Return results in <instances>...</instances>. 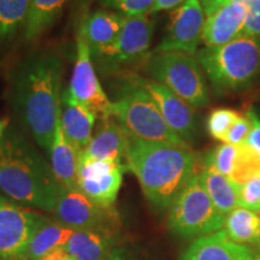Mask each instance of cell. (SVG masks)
I'll use <instances>...</instances> for the list:
<instances>
[{"label": "cell", "mask_w": 260, "mask_h": 260, "mask_svg": "<svg viewBox=\"0 0 260 260\" xmlns=\"http://www.w3.org/2000/svg\"><path fill=\"white\" fill-rule=\"evenodd\" d=\"M198 157L190 148L129 136L126 168L157 209L169 210L197 174Z\"/></svg>", "instance_id": "obj_3"}, {"label": "cell", "mask_w": 260, "mask_h": 260, "mask_svg": "<svg viewBox=\"0 0 260 260\" xmlns=\"http://www.w3.org/2000/svg\"><path fill=\"white\" fill-rule=\"evenodd\" d=\"M30 0H0V46H8L23 31Z\"/></svg>", "instance_id": "obj_26"}, {"label": "cell", "mask_w": 260, "mask_h": 260, "mask_svg": "<svg viewBox=\"0 0 260 260\" xmlns=\"http://www.w3.org/2000/svg\"><path fill=\"white\" fill-rule=\"evenodd\" d=\"M224 232L233 242L260 248V214L239 206L225 217Z\"/></svg>", "instance_id": "obj_24"}, {"label": "cell", "mask_w": 260, "mask_h": 260, "mask_svg": "<svg viewBox=\"0 0 260 260\" xmlns=\"http://www.w3.org/2000/svg\"><path fill=\"white\" fill-rule=\"evenodd\" d=\"M45 216L15 203L0 191V260H22Z\"/></svg>", "instance_id": "obj_8"}, {"label": "cell", "mask_w": 260, "mask_h": 260, "mask_svg": "<svg viewBox=\"0 0 260 260\" xmlns=\"http://www.w3.org/2000/svg\"><path fill=\"white\" fill-rule=\"evenodd\" d=\"M139 80L146 92L153 99L169 128L189 146L197 142L200 135V128L195 107L153 80L144 79L141 76H139Z\"/></svg>", "instance_id": "obj_14"}, {"label": "cell", "mask_w": 260, "mask_h": 260, "mask_svg": "<svg viewBox=\"0 0 260 260\" xmlns=\"http://www.w3.org/2000/svg\"><path fill=\"white\" fill-rule=\"evenodd\" d=\"M199 176L205 190L219 213L226 217L240 206L239 189L229 177L224 176L207 164H204Z\"/></svg>", "instance_id": "obj_23"}, {"label": "cell", "mask_w": 260, "mask_h": 260, "mask_svg": "<svg viewBox=\"0 0 260 260\" xmlns=\"http://www.w3.org/2000/svg\"><path fill=\"white\" fill-rule=\"evenodd\" d=\"M56 219L74 232L77 230H112L118 222L113 207H103L87 198L79 187L61 186L56 207Z\"/></svg>", "instance_id": "obj_9"}, {"label": "cell", "mask_w": 260, "mask_h": 260, "mask_svg": "<svg viewBox=\"0 0 260 260\" xmlns=\"http://www.w3.org/2000/svg\"><path fill=\"white\" fill-rule=\"evenodd\" d=\"M115 92V99L111 100L112 118L129 136L190 148L169 128L153 99L140 83L138 75L119 80Z\"/></svg>", "instance_id": "obj_5"}, {"label": "cell", "mask_w": 260, "mask_h": 260, "mask_svg": "<svg viewBox=\"0 0 260 260\" xmlns=\"http://www.w3.org/2000/svg\"><path fill=\"white\" fill-rule=\"evenodd\" d=\"M68 260H74V259H68Z\"/></svg>", "instance_id": "obj_39"}, {"label": "cell", "mask_w": 260, "mask_h": 260, "mask_svg": "<svg viewBox=\"0 0 260 260\" xmlns=\"http://www.w3.org/2000/svg\"><path fill=\"white\" fill-rule=\"evenodd\" d=\"M246 116L248 117L252 124L246 144L260 158V115L254 107H249Z\"/></svg>", "instance_id": "obj_32"}, {"label": "cell", "mask_w": 260, "mask_h": 260, "mask_svg": "<svg viewBox=\"0 0 260 260\" xmlns=\"http://www.w3.org/2000/svg\"><path fill=\"white\" fill-rule=\"evenodd\" d=\"M241 260H260V251L256 248H251Z\"/></svg>", "instance_id": "obj_36"}, {"label": "cell", "mask_w": 260, "mask_h": 260, "mask_svg": "<svg viewBox=\"0 0 260 260\" xmlns=\"http://www.w3.org/2000/svg\"><path fill=\"white\" fill-rule=\"evenodd\" d=\"M246 15L245 6L237 3H228L207 16L201 37L205 47L222 46L241 37Z\"/></svg>", "instance_id": "obj_16"}, {"label": "cell", "mask_w": 260, "mask_h": 260, "mask_svg": "<svg viewBox=\"0 0 260 260\" xmlns=\"http://www.w3.org/2000/svg\"><path fill=\"white\" fill-rule=\"evenodd\" d=\"M79 152L68 140L61 128L60 119H58L56 133L50 151L51 167L61 186L68 188L77 187V167H79Z\"/></svg>", "instance_id": "obj_21"}, {"label": "cell", "mask_w": 260, "mask_h": 260, "mask_svg": "<svg viewBox=\"0 0 260 260\" xmlns=\"http://www.w3.org/2000/svg\"><path fill=\"white\" fill-rule=\"evenodd\" d=\"M123 16L107 10H98L83 19L79 32L88 44L90 56L99 58L110 51L118 38Z\"/></svg>", "instance_id": "obj_18"}, {"label": "cell", "mask_w": 260, "mask_h": 260, "mask_svg": "<svg viewBox=\"0 0 260 260\" xmlns=\"http://www.w3.org/2000/svg\"><path fill=\"white\" fill-rule=\"evenodd\" d=\"M155 0H102L104 8L122 16H138L151 12Z\"/></svg>", "instance_id": "obj_29"}, {"label": "cell", "mask_w": 260, "mask_h": 260, "mask_svg": "<svg viewBox=\"0 0 260 260\" xmlns=\"http://www.w3.org/2000/svg\"><path fill=\"white\" fill-rule=\"evenodd\" d=\"M60 187L25 132L10 123L0 139V191L21 206L53 212Z\"/></svg>", "instance_id": "obj_2"}, {"label": "cell", "mask_w": 260, "mask_h": 260, "mask_svg": "<svg viewBox=\"0 0 260 260\" xmlns=\"http://www.w3.org/2000/svg\"><path fill=\"white\" fill-rule=\"evenodd\" d=\"M251 247L233 242L224 230L195 239L181 260H241Z\"/></svg>", "instance_id": "obj_19"}, {"label": "cell", "mask_w": 260, "mask_h": 260, "mask_svg": "<svg viewBox=\"0 0 260 260\" xmlns=\"http://www.w3.org/2000/svg\"><path fill=\"white\" fill-rule=\"evenodd\" d=\"M126 169L111 161L79 154L77 187L90 200L103 207H113Z\"/></svg>", "instance_id": "obj_12"}, {"label": "cell", "mask_w": 260, "mask_h": 260, "mask_svg": "<svg viewBox=\"0 0 260 260\" xmlns=\"http://www.w3.org/2000/svg\"><path fill=\"white\" fill-rule=\"evenodd\" d=\"M259 214H260V210H259Z\"/></svg>", "instance_id": "obj_40"}, {"label": "cell", "mask_w": 260, "mask_h": 260, "mask_svg": "<svg viewBox=\"0 0 260 260\" xmlns=\"http://www.w3.org/2000/svg\"><path fill=\"white\" fill-rule=\"evenodd\" d=\"M129 135L115 122L113 118L100 121L89 145L80 153L98 160L111 161L124 167L128 160Z\"/></svg>", "instance_id": "obj_17"}, {"label": "cell", "mask_w": 260, "mask_h": 260, "mask_svg": "<svg viewBox=\"0 0 260 260\" xmlns=\"http://www.w3.org/2000/svg\"><path fill=\"white\" fill-rule=\"evenodd\" d=\"M206 16L200 0H186L171 12L162 40L155 52H183L195 56Z\"/></svg>", "instance_id": "obj_13"}, {"label": "cell", "mask_w": 260, "mask_h": 260, "mask_svg": "<svg viewBox=\"0 0 260 260\" xmlns=\"http://www.w3.org/2000/svg\"><path fill=\"white\" fill-rule=\"evenodd\" d=\"M252 124L251 121L247 116H241L235 124L233 125V128L230 129V132L228 133L225 140H224L223 144H230V145H243L246 144L247 138H248L249 132H251Z\"/></svg>", "instance_id": "obj_31"}, {"label": "cell", "mask_w": 260, "mask_h": 260, "mask_svg": "<svg viewBox=\"0 0 260 260\" xmlns=\"http://www.w3.org/2000/svg\"><path fill=\"white\" fill-rule=\"evenodd\" d=\"M59 119L64 134L71 145L79 153L82 152L93 138V129L98 117L88 107L75 99L69 87L61 90Z\"/></svg>", "instance_id": "obj_15"}, {"label": "cell", "mask_w": 260, "mask_h": 260, "mask_svg": "<svg viewBox=\"0 0 260 260\" xmlns=\"http://www.w3.org/2000/svg\"><path fill=\"white\" fill-rule=\"evenodd\" d=\"M74 230L64 225L59 220L45 216L40 225L35 230L22 260H39L53 249L67 245Z\"/></svg>", "instance_id": "obj_22"}, {"label": "cell", "mask_w": 260, "mask_h": 260, "mask_svg": "<svg viewBox=\"0 0 260 260\" xmlns=\"http://www.w3.org/2000/svg\"><path fill=\"white\" fill-rule=\"evenodd\" d=\"M195 57L217 95L243 92L260 77V38L241 35L222 46L200 48Z\"/></svg>", "instance_id": "obj_4"}, {"label": "cell", "mask_w": 260, "mask_h": 260, "mask_svg": "<svg viewBox=\"0 0 260 260\" xmlns=\"http://www.w3.org/2000/svg\"><path fill=\"white\" fill-rule=\"evenodd\" d=\"M68 259H71V258L67 253V251H65L64 246H63V247H59V248H57V249H53V251L47 253L46 255H44L41 259H39V260H68Z\"/></svg>", "instance_id": "obj_34"}, {"label": "cell", "mask_w": 260, "mask_h": 260, "mask_svg": "<svg viewBox=\"0 0 260 260\" xmlns=\"http://www.w3.org/2000/svg\"><path fill=\"white\" fill-rule=\"evenodd\" d=\"M239 189L240 206L243 209L259 212L260 210V171L253 175L241 186H237Z\"/></svg>", "instance_id": "obj_30"}, {"label": "cell", "mask_w": 260, "mask_h": 260, "mask_svg": "<svg viewBox=\"0 0 260 260\" xmlns=\"http://www.w3.org/2000/svg\"><path fill=\"white\" fill-rule=\"evenodd\" d=\"M224 222L225 216L214 207L198 172L169 209V230L184 239H198L219 232Z\"/></svg>", "instance_id": "obj_7"}, {"label": "cell", "mask_w": 260, "mask_h": 260, "mask_svg": "<svg viewBox=\"0 0 260 260\" xmlns=\"http://www.w3.org/2000/svg\"><path fill=\"white\" fill-rule=\"evenodd\" d=\"M256 96H258V99L260 100V88H259V90H258V94H256Z\"/></svg>", "instance_id": "obj_38"}, {"label": "cell", "mask_w": 260, "mask_h": 260, "mask_svg": "<svg viewBox=\"0 0 260 260\" xmlns=\"http://www.w3.org/2000/svg\"><path fill=\"white\" fill-rule=\"evenodd\" d=\"M153 31L154 21L149 14L123 16L122 28L115 45L104 56L96 58L99 67L103 65L107 70H113L148 57Z\"/></svg>", "instance_id": "obj_10"}, {"label": "cell", "mask_w": 260, "mask_h": 260, "mask_svg": "<svg viewBox=\"0 0 260 260\" xmlns=\"http://www.w3.org/2000/svg\"><path fill=\"white\" fill-rule=\"evenodd\" d=\"M145 70L151 80L167 87L195 109L209 105V88L195 56L154 51L146 59Z\"/></svg>", "instance_id": "obj_6"}, {"label": "cell", "mask_w": 260, "mask_h": 260, "mask_svg": "<svg viewBox=\"0 0 260 260\" xmlns=\"http://www.w3.org/2000/svg\"><path fill=\"white\" fill-rule=\"evenodd\" d=\"M9 125H10V122L8 118H0V139L3 138V135H4L5 130L8 129Z\"/></svg>", "instance_id": "obj_37"}, {"label": "cell", "mask_w": 260, "mask_h": 260, "mask_svg": "<svg viewBox=\"0 0 260 260\" xmlns=\"http://www.w3.org/2000/svg\"><path fill=\"white\" fill-rule=\"evenodd\" d=\"M68 0H30L22 38L32 42L44 35L56 23Z\"/></svg>", "instance_id": "obj_25"}, {"label": "cell", "mask_w": 260, "mask_h": 260, "mask_svg": "<svg viewBox=\"0 0 260 260\" xmlns=\"http://www.w3.org/2000/svg\"><path fill=\"white\" fill-rule=\"evenodd\" d=\"M186 0H155L153 8L151 9L149 15H153L155 12L162 11V10H170L174 8H177L178 5L183 4Z\"/></svg>", "instance_id": "obj_33"}, {"label": "cell", "mask_w": 260, "mask_h": 260, "mask_svg": "<svg viewBox=\"0 0 260 260\" xmlns=\"http://www.w3.org/2000/svg\"><path fill=\"white\" fill-rule=\"evenodd\" d=\"M63 63L51 51H34L8 74V100L17 123L50 154L59 119Z\"/></svg>", "instance_id": "obj_1"}, {"label": "cell", "mask_w": 260, "mask_h": 260, "mask_svg": "<svg viewBox=\"0 0 260 260\" xmlns=\"http://www.w3.org/2000/svg\"><path fill=\"white\" fill-rule=\"evenodd\" d=\"M112 230H77L64 249L74 260H104L115 248Z\"/></svg>", "instance_id": "obj_20"}, {"label": "cell", "mask_w": 260, "mask_h": 260, "mask_svg": "<svg viewBox=\"0 0 260 260\" xmlns=\"http://www.w3.org/2000/svg\"><path fill=\"white\" fill-rule=\"evenodd\" d=\"M241 117L239 112L232 109H216L211 112L207 118V132L213 139L224 142L228 133L233 128V125L237 122V119Z\"/></svg>", "instance_id": "obj_28"}, {"label": "cell", "mask_w": 260, "mask_h": 260, "mask_svg": "<svg viewBox=\"0 0 260 260\" xmlns=\"http://www.w3.org/2000/svg\"><path fill=\"white\" fill-rule=\"evenodd\" d=\"M90 58L92 56L88 44L79 32L76 40V59L69 89L77 102L88 107L100 121H104L112 118V102L104 92Z\"/></svg>", "instance_id": "obj_11"}, {"label": "cell", "mask_w": 260, "mask_h": 260, "mask_svg": "<svg viewBox=\"0 0 260 260\" xmlns=\"http://www.w3.org/2000/svg\"><path fill=\"white\" fill-rule=\"evenodd\" d=\"M104 260H130V259L124 249L115 247V248H113L112 251L106 255V258Z\"/></svg>", "instance_id": "obj_35"}, {"label": "cell", "mask_w": 260, "mask_h": 260, "mask_svg": "<svg viewBox=\"0 0 260 260\" xmlns=\"http://www.w3.org/2000/svg\"><path fill=\"white\" fill-rule=\"evenodd\" d=\"M242 145H230L222 144L217 146L213 151H211L205 158L204 164L210 165L217 171L226 177H232L235 171L237 161L241 154Z\"/></svg>", "instance_id": "obj_27"}]
</instances>
